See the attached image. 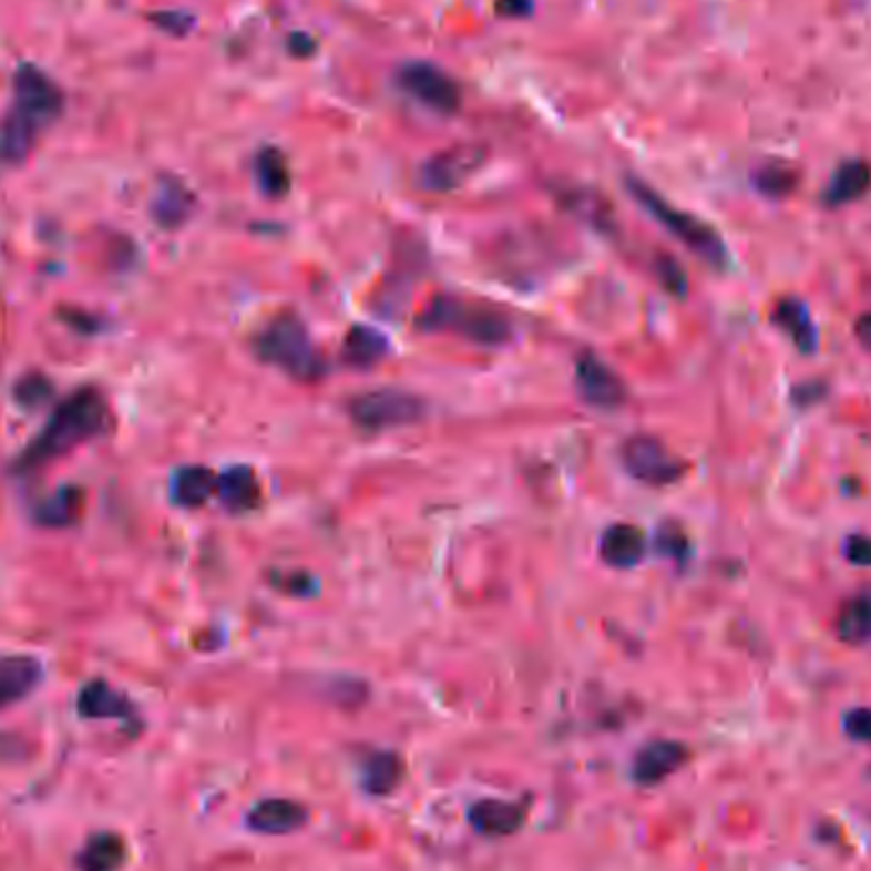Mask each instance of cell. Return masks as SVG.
Here are the masks:
<instances>
[{
    "mask_svg": "<svg viewBox=\"0 0 871 871\" xmlns=\"http://www.w3.org/2000/svg\"><path fill=\"white\" fill-rule=\"evenodd\" d=\"M472 823L486 836H508L523 823V813L515 806H508V802L490 800L480 802L472 810Z\"/></svg>",
    "mask_w": 871,
    "mask_h": 871,
    "instance_id": "obj_23",
    "label": "cell"
},
{
    "mask_svg": "<svg viewBox=\"0 0 871 871\" xmlns=\"http://www.w3.org/2000/svg\"><path fill=\"white\" fill-rule=\"evenodd\" d=\"M41 678V665L37 657L8 655L0 657V708L21 701L37 688Z\"/></svg>",
    "mask_w": 871,
    "mask_h": 871,
    "instance_id": "obj_11",
    "label": "cell"
},
{
    "mask_svg": "<svg viewBox=\"0 0 871 871\" xmlns=\"http://www.w3.org/2000/svg\"><path fill=\"white\" fill-rule=\"evenodd\" d=\"M82 508H84V492L80 486L66 484L47 494V498H41L39 505L33 508V518H37V523L44 527H70L80 520Z\"/></svg>",
    "mask_w": 871,
    "mask_h": 871,
    "instance_id": "obj_13",
    "label": "cell"
},
{
    "mask_svg": "<svg viewBox=\"0 0 871 871\" xmlns=\"http://www.w3.org/2000/svg\"><path fill=\"white\" fill-rule=\"evenodd\" d=\"M421 327L431 331H459L477 345H502L510 339V321L505 314L486 306L464 304L451 296H436L421 314Z\"/></svg>",
    "mask_w": 871,
    "mask_h": 871,
    "instance_id": "obj_5",
    "label": "cell"
},
{
    "mask_svg": "<svg viewBox=\"0 0 871 871\" xmlns=\"http://www.w3.org/2000/svg\"><path fill=\"white\" fill-rule=\"evenodd\" d=\"M76 864L82 871H121L125 864V843L117 833H95L84 843Z\"/></svg>",
    "mask_w": 871,
    "mask_h": 871,
    "instance_id": "obj_21",
    "label": "cell"
},
{
    "mask_svg": "<svg viewBox=\"0 0 871 871\" xmlns=\"http://www.w3.org/2000/svg\"><path fill=\"white\" fill-rule=\"evenodd\" d=\"M657 549H660L665 556L680 559L683 553H686V549H688V541H686V535H683V531H680L678 525L668 523V525H663L660 531H657Z\"/></svg>",
    "mask_w": 871,
    "mask_h": 871,
    "instance_id": "obj_31",
    "label": "cell"
},
{
    "mask_svg": "<svg viewBox=\"0 0 871 871\" xmlns=\"http://www.w3.org/2000/svg\"><path fill=\"white\" fill-rule=\"evenodd\" d=\"M258 352L296 380H316L324 375V357L296 316L284 314L273 319L258 335Z\"/></svg>",
    "mask_w": 871,
    "mask_h": 871,
    "instance_id": "obj_4",
    "label": "cell"
},
{
    "mask_svg": "<svg viewBox=\"0 0 871 871\" xmlns=\"http://www.w3.org/2000/svg\"><path fill=\"white\" fill-rule=\"evenodd\" d=\"M576 388L588 406L602 408V411H614L627 398V388L619 375L592 355H584L576 365Z\"/></svg>",
    "mask_w": 871,
    "mask_h": 871,
    "instance_id": "obj_10",
    "label": "cell"
},
{
    "mask_svg": "<svg viewBox=\"0 0 871 871\" xmlns=\"http://www.w3.org/2000/svg\"><path fill=\"white\" fill-rule=\"evenodd\" d=\"M683 762H686V747L676 745V741H655V745L645 747L637 755L635 780L643 785H655L663 777L676 772Z\"/></svg>",
    "mask_w": 871,
    "mask_h": 871,
    "instance_id": "obj_14",
    "label": "cell"
},
{
    "mask_svg": "<svg viewBox=\"0 0 871 871\" xmlns=\"http://www.w3.org/2000/svg\"><path fill=\"white\" fill-rule=\"evenodd\" d=\"M423 400L398 390L362 392V396H357L352 403H349V413H352L355 423H360L362 429L370 431L416 423L423 418Z\"/></svg>",
    "mask_w": 871,
    "mask_h": 871,
    "instance_id": "obj_6",
    "label": "cell"
},
{
    "mask_svg": "<svg viewBox=\"0 0 871 871\" xmlns=\"http://www.w3.org/2000/svg\"><path fill=\"white\" fill-rule=\"evenodd\" d=\"M194 204V196L184 189L178 182H166L161 186V192L156 196V204H153V215L166 227H176L189 217Z\"/></svg>",
    "mask_w": 871,
    "mask_h": 871,
    "instance_id": "obj_26",
    "label": "cell"
},
{
    "mask_svg": "<svg viewBox=\"0 0 871 871\" xmlns=\"http://www.w3.org/2000/svg\"><path fill=\"white\" fill-rule=\"evenodd\" d=\"M657 273H660L665 288L673 290V294L680 296L683 290H686V276H683V268L673 258H660V266H657Z\"/></svg>",
    "mask_w": 871,
    "mask_h": 871,
    "instance_id": "obj_33",
    "label": "cell"
},
{
    "mask_svg": "<svg viewBox=\"0 0 871 871\" xmlns=\"http://www.w3.org/2000/svg\"><path fill=\"white\" fill-rule=\"evenodd\" d=\"M301 39L304 37H290V51H294V54H298V57H309L314 51V41L311 39L301 41Z\"/></svg>",
    "mask_w": 871,
    "mask_h": 871,
    "instance_id": "obj_37",
    "label": "cell"
},
{
    "mask_svg": "<svg viewBox=\"0 0 871 871\" xmlns=\"http://www.w3.org/2000/svg\"><path fill=\"white\" fill-rule=\"evenodd\" d=\"M51 396V386L44 375H29L16 386V400L25 408H37Z\"/></svg>",
    "mask_w": 871,
    "mask_h": 871,
    "instance_id": "obj_30",
    "label": "cell"
},
{
    "mask_svg": "<svg viewBox=\"0 0 871 871\" xmlns=\"http://www.w3.org/2000/svg\"><path fill=\"white\" fill-rule=\"evenodd\" d=\"M255 176H258L260 189L268 196H286L290 189V171L286 156L278 148H263L255 158Z\"/></svg>",
    "mask_w": 871,
    "mask_h": 871,
    "instance_id": "obj_24",
    "label": "cell"
},
{
    "mask_svg": "<svg viewBox=\"0 0 871 871\" xmlns=\"http://www.w3.org/2000/svg\"><path fill=\"white\" fill-rule=\"evenodd\" d=\"M622 461H625V469L635 480L653 486L678 482L683 472H686V464H683L665 443L653 439V436H635V439H629L625 447H622Z\"/></svg>",
    "mask_w": 871,
    "mask_h": 871,
    "instance_id": "obj_8",
    "label": "cell"
},
{
    "mask_svg": "<svg viewBox=\"0 0 871 871\" xmlns=\"http://www.w3.org/2000/svg\"><path fill=\"white\" fill-rule=\"evenodd\" d=\"M847 559L853 566H871V537L851 535L847 541Z\"/></svg>",
    "mask_w": 871,
    "mask_h": 871,
    "instance_id": "obj_34",
    "label": "cell"
},
{
    "mask_svg": "<svg viewBox=\"0 0 871 871\" xmlns=\"http://www.w3.org/2000/svg\"><path fill=\"white\" fill-rule=\"evenodd\" d=\"M398 84L423 107L439 115H454L461 105V90L447 72L429 62H411L398 70Z\"/></svg>",
    "mask_w": 871,
    "mask_h": 871,
    "instance_id": "obj_7",
    "label": "cell"
},
{
    "mask_svg": "<svg viewBox=\"0 0 871 871\" xmlns=\"http://www.w3.org/2000/svg\"><path fill=\"white\" fill-rule=\"evenodd\" d=\"M171 494L182 508H199L212 494H217V474L207 467H184L171 480Z\"/></svg>",
    "mask_w": 871,
    "mask_h": 871,
    "instance_id": "obj_19",
    "label": "cell"
},
{
    "mask_svg": "<svg viewBox=\"0 0 871 871\" xmlns=\"http://www.w3.org/2000/svg\"><path fill=\"white\" fill-rule=\"evenodd\" d=\"M757 189L767 196H785L796 186V174L785 166H765L755 176Z\"/></svg>",
    "mask_w": 871,
    "mask_h": 871,
    "instance_id": "obj_29",
    "label": "cell"
},
{
    "mask_svg": "<svg viewBox=\"0 0 871 871\" xmlns=\"http://www.w3.org/2000/svg\"><path fill=\"white\" fill-rule=\"evenodd\" d=\"M853 331H857V339L861 341V347H867L869 352H871V311L864 314V316H859V321H857V327H853Z\"/></svg>",
    "mask_w": 871,
    "mask_h": 871,
    "instance_id": "obj_36",
    "label": "cell"
},
{
    "mask_svg": "<svg viewBox=\"0 0 871 871\" xmlns=\"http://www.w3.org/2000/svg\"><path fill=\"white\" fill-rule=\"evenodd\" d=\"M498 13L505 19H525L533 13V0H498Z\"/></svg>",
    "mask_w": 871,
    "mask_h": 871,
    "instance_id": "obj_35",
    "label": "cell"
},
{
    "mask_svg": "<svg viewBox=\"0 0 871 871\" xmlns=\"http://www.w3.org/2000/svg\"><path fill=\"white\" fill-rule=\"evenodd\" d=\"M869 189H871V166L867 161H849V164L836 168L823 199L828 207H843V204L861 199Z\"/></svg>",
    "mask_w": 871,
    "mask_h": 871,
    "instance_id": "obj_16",
    "label": "cell"
},
{
    "mask_svg": "<svg viewBox=\"0 0 871 871\" xmlns=\"http://www.w3.org/2000/svg\"><path fill=\"white\" fill-rule=\"evenodd\" d=\"M306 823V810L290 800H266L250 813V826L260 833H290Z\"/></svg>",
    "mask_w": 871,
    "mask_h": 871,
    "instance_id": "obj_20",
    "label": "cell"
},
{
    "mask_svg": "<svg viewBox=\"0 0 871 871\" xmlns=\"http://www.w3.org/2000/svg\"><path fill=\"white\" fill-rule=\"evenodd\" d=\"M107 418L110 411L102 392H98L95 388L74 390L72 396L62 400L57 411L51 413L37 439L21 451L16 469L25 474L33 472V469L47 467L49 461L64 457L66 451H72L74 447H80V443L90 441L92 436L105 431Z\"/></svg>",
    "mask_w": 871,
    "mask_h": 871,
    "instance_id": "obj_1",
    "label": "cell"
},
{
    "mask_svg": "<svg viewBox=\"0 0 871 871\" xmlns=\"http://www.w3.org/2000/svg\"><path fill=\"white\" fill-rule=\"evenodd\" d=\"M82 716L88 719H123L131 714V704L123 694H117L115 688H110L105 680H92L82 688L80 701H76Z\"/></svg>",
    "mask_w": 871,
    "mask_h": 871,
    "instance_id": "obj_17",
    "label": "cell"
},
{
    "mask_svg": "<svg viewBox=\"0 0 871 871\" xmlns=\"http://www.w3.org/2000/svg\"><path fill=\"white\" fill-rule=\"evenodd\" d=\"M775 324L780 327L785 335H788L800 352H813L818 345L816 335V324L810 319V311L806 309V304H800L798 298H785V301L777 304L775 309Z\"/></svg>",
    "mask_w": 871,
    "mask_h": 871,
    "instance_id": "obj_18",
    "label": "cell"
},
{
    "mask_svg": "<svg viewBox=\"0 0 871 871\" xmlns=\"http://www.w3.org/2000/svg\"><path fill=\"white\" fill-rule=\"evenodd\" d=\"M645 549H647L645 533L629 523L612 525L609 531L602 535V543H600L602 559L614 568L637 566L645 556Z\"/></svg>",
    "mask_w": 871,
    "mask_h": 871,
    "instance_id": "obj_12",
    "label": "cell"
},
{
    "mask_svg": "<svg viewBox=\"0 0 871 871\" xmlns=\"http://www.w3.org/2000/svg\"><path fill=\"white\" fill-rule=\"evenodd\" d=\"M486 151L477 143H459L451 148L436 153L418 171V184L426 192H451L467 182L477 168L484 164Z\"/></svg>",
    "mask_w": 871,
    "mask_h": 871,
    "instance_id": "obj_9",
    "label": "cell"
},
{
    "mask_svg": "<svg viewBox=\"0 0 871 871\" xmlns=\"http://www.w3.org/2000/svg\"><path fill=\"white\" fill-rule=\"evenodd\" d=\"M386 355H388V339L382 337L378 329H370V327L349 329L345 347H341L345 362L352 367H362V370L365 367L378 365Z\"/></svg>",
    "mask_w": 871,
    "mask_h": 871,
    "instance_id": "obj_22",
    "label": "cell"
},
{
    "mask_svg": "<svg viewBox=\"0 0 871 871\" xmlns=\"http://www.w3.org/2000/svg\"><path fill=\"white\" fill-rule=\"evenodd\" d=\"M627 189L632 196H635L639 207L657 222V225L668 229L676 240L686 245L688 250H694L698 258L708 263V266H716V268L726 266V245L721 237L716 235L714 227H708L706 222L688 215V212L673 207L670 202H665L660 194L650 189L645 182H639V178H627Z\"/></svg>",
    "mask_w": 871,
    "mask_h": 871,
    "instance_id": "obj_3",
    "label": "cell"
},
{
    "mask_svg": "<svg viewBox=\"0 0 871 871\" xmlns=\"http://www.w3.org/2000/svg\"><path fill=\"white\" fill-rule=\"evenodd\" d=\"M62 107V95L44 74L33 66H21L16 74V102L0 127V156L6 161L23 158L37 135L54 121Z\"/></svg>",
    "mask_w": 871,
    "mask_h": 871,
    "instance_id": "obj_2",
    "label": "cell"
},
{
    "mask_svg": "<svg viewBox=\"0 0 871 871\" xmlns=\"http://www.w3.org/2000/svg\"><path fill=\"white\" fill-rule=\"evenodd\" d=\"M563 204L566 209L574 212L581 219H586L588 225H594L596 229H609L612 227V209L606 204L604 196L588 192V189H571L563 194Z\"/></svg>",
    "mask_w": 871,
    "mask_h": 871,
    "instance_id": "obj_27",
    "label": "cell"
},
{
    "mask_svg": "<svg viewBox=\"0 0 871 871\" xmlns=\"http://www.w3.org/2000/svg\"><path fill=\"white\" fill-rule=\"evenodd\" d=\"M836 629H839V637L847 639V643H867L871 637V594L857 596V600L843 606L839 619H836Z\"/></svg>",
    "mask_w": 871,
    "mask_h": 871,
    "instance_id": "obj_25",
    "label": "cell"
},
{
    "mask_svg": "<svg viewBox=\"0 0 871 871\" xmlns=\"http://www.w3.org/2000/svg\"><path fill=\"white\" fill-rule=\"evenodd\" d=\"M398 757L392 755H375L367 765V790L378 792V796H386V792L398 782Z\"/></svg>",
    "mask_w": 871,
    "mask_h": 871,
    "instance_id": "obj_28",
    "label": "cell"
},
{
    "mask_svg": "<svg viewBox=\"0 0 871 871\" xmlns=\"http://www.w3.org/2000/svg\"><path fill=\"white\" fill-rule=\"evenodd\" d=\"M843 729H847V734L853 739L871 741V708H857V711H849L847 719H843Z\"/></svg>",
    "mask_w": 871,
    "mask_h": 871,
    "instance_id": "obj_32",
    "label": "cell"
},
{
    "mask_svg": "<svg viewBox=\"0 0 871 871\" xmlns=\"http://www.w3.org/2000/svg\"><path fill=\"white\" fill-rule=\"evenodd\" d=\"M217 498L233 512H245L258 505L260 484L250 467H229L217 477Z\"/></svg>",
    "mask_w": 871,
    "mask_h": 871,
    "instance_id": "obj_15",
    "label": "cell"
}]
</instances>
